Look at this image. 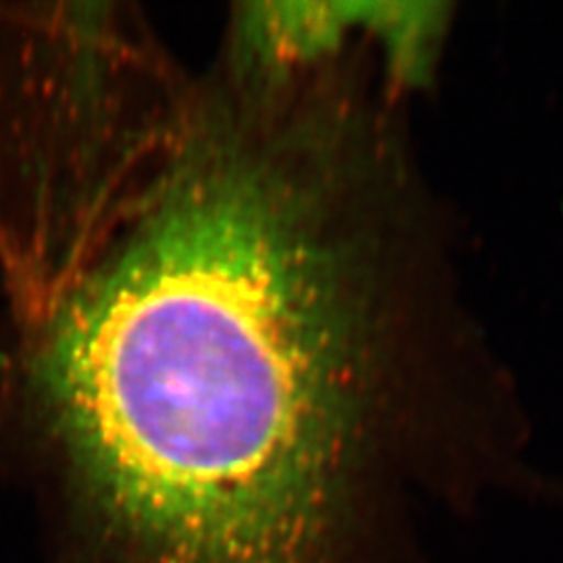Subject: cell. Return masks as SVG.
<instances>
[{"label":"cell","instance_id":"6da1fadb","mask_svg":"<svg viewBox=\"0 0 563 563\" xmlns=\"http://www.w3.org/2000/svg\"><path fill=\"white\" fill-rule=\"evenodd\" d=\"M395 99L218 65L132 213L36 309L27 384L139 563H328L481 351Z\"/></svg>","mask_w":563,"mask_h":563}]
</instances>
